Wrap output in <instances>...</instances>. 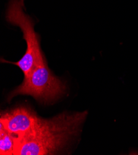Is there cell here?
I'll use <instances>...</instances> for the list:
<instances>
[{"instance_id": "6da1fadb", "label": "cell", "mask_w": 138, "mask_h": 155, "mask_svg": "<svg viewBox=\"0 0 138 155\" xmlns=\"http://www.w3.org/2000/svg\"><path fill=\"white\" fill-rule=\"evenodd\" d=\"M87 113H63L49 119L40 117L29 133L22 137H15L14 155L57 153L78 134Z\"/></svg>"}, {"instance_id": "7a4b0ae2", "label": "cell", "mask_w": 138, "mask_h": 155, "mask_svg": "<svg viewBox=\"0 0 138 155\" xmlns=\"http://www.w3.org/2000/svg\"><path fill=\"white\" fill-rule=\"evenodd\" d=\"M21 0H10L6 11V21L13 25L19 27L22 32L27 45L24 56L18 62H9L2 59V63L13 64L19 67L24 75H27L37 64L47 62L40 46L39 35L34 30V22L23 10Z\"/></svg>"}, {"instance_id": "3957f363", "label": "cell", "mask_w": 138, "mask_h": 155, "mask_svg": "<svg viewBox=\"0 0 138 155\" xmlns=\"http://www.w3.org/2000/svg\"><path fill=\"white\" fill-rule=\"evenodd\" d=\"M65 91V84L52 74L45 62L36 65L24 75L22 83L9 94L8 101L18 95H29L39 102L50 103L59 98Z\"/></svg>"}, {"instance_id": "277c9868", "label": "cell", "mask_w": 138, "mask_h": 155, "mask_svg": "<svg viewBox=\"0 0 138 155\" xmlns=\"http://www.w3.org/2000/svg\"><path fill=\"white\" fill-rule=\"evenodd\" d=\"M40 117L27 106H18L1 115L0 129H4L15 137H22L31 131Z\"/></svg>"}, {"instance_id": "5b68a950", "label": "cell", "mask_w": 138, "mask_h": 155, "mask_svg": "<svg viewBox=\"0 0 138 155\" xmlns=\"http://www.w3.org/2000/svg\"><path fill=\"white\" fill-rule=\"evenodd\" d=\"M15 137L4 129H0V154L14 155Z\"/></svg>"}, {"instance_id": "8992f818", "label": "cell", "mask_w": 138, "mask_h": 155, "mask_svg": "<svg viewBox=\"0 0 138 155\" xmlns=\"http://www.w3.org/2000/svg\"><path fill=\"white\" fill-rule=\"evenodd\" d=\"M21 2H22V3L24 4V0H21Z\"/></svg>"}]
</instances>
